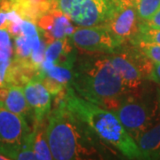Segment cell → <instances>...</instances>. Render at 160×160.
Masks as SVG:
<instances>
[{
	"instance_id": "cell-4",
	"label": "cell",
	"mask_w": 160,
	"mask_h": 160,
	"mask_svg": "<svg viewBox=\"0 0 160 160\" xmlns=\"http://www.w3.org/2000/svg\"><path fill=\"white\" fill-rule=\"evenodd\" d=\"M157 92L156 90H149L145 86L128 91L115 112L135 142L158 119L160 92Z\"/></svg>"
},
{
	"instance_id": "cell-24",
	"label": "cell",
	"mask_w": 160,
	"mask_h": 160,
	"mask_svg": "<svg viewBox=\"0 0 160 160\" xmlns=\"http://www.w3.org/2000/svg\"><path fill=\"white\" fill-rule=\"evenodd\" d=\"M142 23L149 28L160 29V7L151 17L148 19L147 21L142 22Z\"/></svg>"
},
{
	"instance_id": "cell-22",
	"label": "cell",
	"mask_w": 160,
	"mask_h": 160,
	"mask_svg": "<svg viewBox=\"0 0 160 160\" xmlns=\"http://www.w3.org/2000/svg\"><path fill=\"white\" fill-rule=\"evenodd\" d=\"M46 45L42 41L39 47L36 50H32L31 56H30V62L32 65L34 66L38 70H39L40 66L43 63L45 60V55H46Z\"/></svg>"
},
{
	"instance_id": "cell-28",
	"label": "cell",
	"mask_w": 160,
	"mask_h": 160,
	"mask_svg": "<svg viewBox=\"0 0 160 160\" xmlns=\"http://www.w3.org/2000/svg\"><path fill=\"white\" fill-rule=\"evenodd\" d=\"M153 159H160V148L158 149V150L157 151V153L154 155Z\"/></svg>"
},
{
	"instance_id": "cell-12",
	"label": "cell",
	"mask_w": 160,
	"mask_h": 160,
	"mask_svg": "<svg viewBox=\"0 0 160 160\" xmlns=\"http://www.w3.org/2000/svg\"><path fill=\"white\" fill-rule=\"evenodd\" d=\"M3 103L10 111L22 116L25 119L31 116L34 117L33 111L26 99L22 86H12L8 87V93Z\"/></svg>"
},
{
	"instance_id": "cell-27",
	"label": "cell",
	"mask_w": 160,
	"mask_h": 160,
	"mask_svg": "<svg viewBox=\"0 0 160 160\" xmlns=\"http://www.w3.org/2000/svg\"><path fill=\"white\" fill-rule=\"evenodd\" d=\"M0 160H10V158L7 156L0 152Z\"/></svg>"
},
{
	"instance_id": "cell-13",
	"label": "cell",
	"mask_w": 160,
	"mask_h": 160,
	"mask_svg": "<svg viewBox=\"0 0 160 160\" xmlns=\"http://www.w3.org/2000/svg\"><path fill=\"white\" fill-rule=\"evenodd\" d=\"M138 147L144 159H153L160 148V114L158 119L137 140Z\"/></svg>"
},
{
	"instance_id": "cell-9",
	"label": "cell",
	"mask_w": 160,
	"mask_h": 160,
	"mask_svg": "<svg viewBox=\"0 0 160 160\" xmlns=\"http://www.w3.org/2000/svg\"><path fill=\"white\" fill-rule=\"evenodd\" d=\"M122 51H114L109 53V57L115 70L122 80L127 91H134L144 86L148 80L142 73L136 62L131 57L126 48Z\"/></svg>"
},
{
	"instance_id": "cell-18",
	"label": "cell",
	"mask_w": 160,
	"mask_h": 160,
	"mask_svg": "<svg viewBox=\"0 0 160 160\" xmlns=\"http://www.w3.org/2000/svg\"><path fill=\"white\" fill-rule=\"evenodd\" d=\"M48 77L57 80L65 86L70 85L72 80V68L67 66L54 65L46 73Z\"/></svg>"
},
{
	"instance_id": "cell-10",
	"label": "cell",
	"mask_w": 160,
	"mask_h": 160,
	"mask_svg": "<svg viewBox=\"0 0 160 160\" xmlns=\"http://www.w3.org/2000/svg\"><path fill=\"white\" fill-rule=\"evenodd\" d=\"M24 93L33 111L35 121H43L51 111V94L35 76L25 85Z\"/></svg>"
},
{
	"instance_id": "cell-1",
	"label": "cell",
	"mask_w": 160,
	"mask_h": 160,
	"mask_svg": "<svg viewBox=\"0 0 160 160\" xmlns=\"http://www.w3.org/2000/svg\"><path fill=\"white\" fill-rule=\"evenodd\" d=\"M66 89L55 96V106L48 115L46 137L53 159L77 160L99 155L95 134L68 108Z\"/></svg>"
},
{
	"instance_id": "cell-7",
	"label": "cell",
	"mask_w": 160,
	"mask_h": 160,
	"mask_svg": "<svg viewBox=\"0 0 160 160\" xmlns=\"http://www.w3.org/2000/svg\"><path fill=\"white\" fill-rule=\"evenodd\" d=\"M70 38L78 49L88 52L111 53L122 45L105 24L75 29Z\"/></svg>"
},
{
	"instance_id": "cell-15",
	"label": "cell",
	"mask_w": 160,
	"mask_h": 160,
	"mask_svg": "<svg viewBox=\"0 0 160 160\" xmlns=\"http://www.w3.org/2000/svg\"><path fill=\"white\" fill-rule=\"evenodd\" d=\"M31 140L32 148L36 154L37 159H53L46 137V126L45 124V120L35 121L34 129L31 132Z\"/></svg>"
},
{
	"instance_id": "cell-8",
	"label": "cell",
	"mask_w": 160,
	"mask_h": 160,
	"mask_svg": "<svg viewBox=\"0 0 160 160\" xmlns=\"http://www.w3.org/2000/svg\"><path fill=\"white\" fill-rule=\"evenodd\" d=\"M141 23L136 7L124 0H118L105 25L123 45L127 41L132 43L135 38Z\"/></svg>"
},
{
	"instance_id": "cell-26",
	"label": "cell",
	"mask_w": 160,
	"mask_h": 160,
	"mask_svg": "<svg viewBox=\"0 0 160 160\" xmlns=\"http://www.w3.org/2000/svg\"><path fill=\"white\" fill-rule=\"evenodd\" d=\"M8 93V87H0V102H4Z\"/></svg>"
},
{
	"instance_id": "cell-11",
	"label": "cell",
	"mask_w": 160,
	"mask_h": 160,
	"mask_svg": "<svg viewBox=\"0 0 160 160\" xmlns=\"http://www.w3.org/2000/svg\"><path fill=\"white\" fill-rule=\"evenodd\" d=\"M12 7L23 20L37 22L52 7V0H11Z\"/></svg>"
},
{
	"instance_id": "cell-2",
	"label": "cell",
	"mask_w": 160,
	"mask_h": 160,
	"mask_svg": "<svg viewBox=\"0 0 160 160\" xmlns=\"http://www.w3.org/2000/svg\"><path fill=\"white\" fill-rule=\"evenodd\" d=\"M70 86L80 97L114 113L128 92L109 55L101 52L85 54L76 60Z\"/></svg>"
},
{
	"instance_id": "cell-14",
	"label": "cell",
	"mask_w": 160,
	"mask_h": 160,
	"mask_svg": "<svg viewBox=\"0 0 160 160\" xmlns=\"http://www.w3.org/2000/svg\"><path fill=\"white\" fill-rule=\"evenodd\" d=\"M51 9L53 13L52 27L47 32L43 31L49 44L56 39H62L68 37L70 38V36L75 31V28L69 22L70 20L62 12L56 7H52Z\"/></svg>"
},
{
	"instance_id": "cell-29",
	"label": "cell",
	"mask_w": 160,
	"mask_h": 160,
	"mask_svg": "<svg viewBox=\"0 0 160 160\" xmlns=\"http://www.w3.org/2000/svg\"><path fill=\"white\" fill-rule=\"evenodd\" d=\"M0 12H1V10H0ZM0 28H1V22H0Z\"/></svg>"
},
{
	"instance_id": "cell-25",
	"label": "cell",
	"mask_w": 160,
	"mask_h": 160,
	"mask_svg": "<svg viewBox=\"0 0 160 160\" xmlns=\"http://www.w3.org/2000/svg\"><path fill=\"white\" fill-rule=\"evenodd\" d=\"M155 80H157L160 84V63H156L154 66Z\"/></svg>"
},
{
	"instance_id": "cell-20",
	"label": "cell",
	"mask_w": 160,
	"mask_h": 160,
	"mask_svg": "<svg viewBox=\"0 0 160 160\" xmlns=\"http://www.w3.org/2000/svg\"><path fill=\"white\" fill-rule=\"evenodd\" d=\"M13 53V46L11 35L6 29H0V61L11 59Z\"/></svg>"
},
{
	"instance_id": "cell-16",
	"label": "cell",
	"mask_w": 160,
	"mask_h": 160,
	"mask_svg": "<svg viewBox=\"0 0 160 160\" xmlns=\"http://www.w3.org/2000/svg\"><path fill=\"white\" fill-rule=\"evenodd\" d=\"M131 44L134 46H139L142 44H151L160 46V29L147 27L142 22L137 36L132 41Z\"/></svg>"
},
{
	"instance_id": "cell-5",
	"label": "cell",
	"mask_w": 160,
	"mask_h": 160,
	"mask_svg": "<svg viewBox=\"0 0 160 160\" xmlns=\"http://www.w3.org/2000/svg\"><path fill=\"white\" fill-rule=\"evenodd\" d=\"M71 22L81 27L105 24L118 0H52Z\"/></svg>"
},
{
	"instance_id": "cell-19",
	"label": "cell",
	"mask_w": 160,
	"mask_h": 160,
	"mask_svg": "<svg viewBox=\"0 0 160 160\" xmlns=\"http://www.w3.org/2000/svg\"><path fill=\"white\" fill-rule=\"evenodd\" d=\"M14 50L15 58L21 60H29L31 56L32 48L29 40L22 34L14 38Z\"/></svg>"
},
{
	"instance_id": "cell-17",
	"label": "cell",
	"mask_w": 160,
	"mask_h": 160,
	"mask_svg": "<svg viewBox=\"0 0 160 160\" xmlns=\"http://www.w3.org/2000/svg\"><path fill=\"white\" fill-rule=\"evenodd\" d=\"M160 7V0H138V16L142 22L151 17Z\"/></svg>"
},
{
	"instance_id": "cell-21",
	"label": "cell",
	"mask_w": 160,
	"mask_h": 160,
	"mask_svg": "<svg viewBox=\"0 0 160 160\" xmlns=\"http://www.w3.org/2000/svg\"><path fill=\"white\" fill-rule=\"evenodd\" d=\"M138 46L142 49L144 54L154 62V64L160 63V46L151 44H142Z\"/></svg>"
},
{
	"instance_id": "cell-6",
	"label": "cell",
	"mask_w": 160,
	"mask_h": 160,
	"mask_svg": "<svg viewBox=\"0 0 160 160\" xmlns=\"http://www.w3.org/2000/svg\"><path fill=\"white\" fill-rule=\"evenodd\" d=\"M30 132L26 119L0 102V152L10 159H16L18 153L29 142Z\"/></svg>"
},
{
	"instance_id": "cell-3",
	"label": "cell",
	"mask_w": 160,
	"mask_h": 160,
	"mask_svg": "<svg viewBox=\"0 0 160 160\" xmlns=\"http://www.w3.org/2000/svg\"><path fill=\"white\" fill-rule=\"evenodd\" d=\"M64 101L100 141L118 149L128 158H142L136 142L114 112L80 97L70 85L66 86Z\"/></svg>"
},
{
	"instance_id": "cell-23",
	"label": "cell",
	"mask_w": 160,
	"mask_h": 160,
	"mask_svg": "<svg viewBox=\"0 0 160 160\" xmlns=\"http://www.w3.org/2000/svg\"><path fill=\"white\" fill-rule=\"evenodd\" d=\"M11 62L12 58L0 61V87H8L7 75H8V69H9Z\"/></svg>"
}]
</instances>
